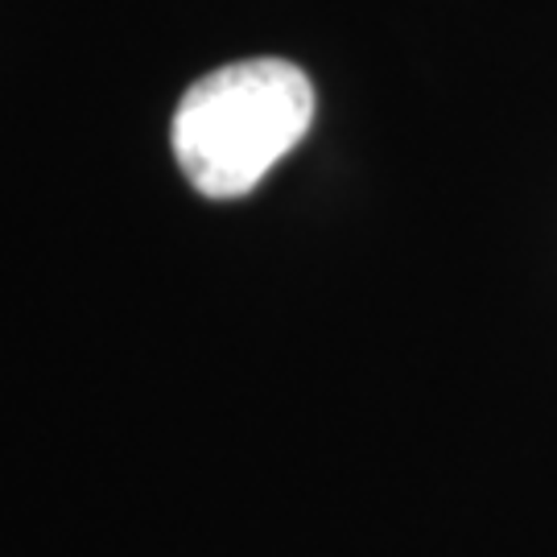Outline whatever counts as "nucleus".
Returning <instances> with one entry per match:
<instances>
[{"label": "nucleus", "mask_w": 557, "mask_h": 557, "mask_svg": "<svg viewBox=\"0 0 557 557\" xmlns=\"http://www.w3.org/2000/svg\"><path fill=\"white\" fill-rule=\"evenodd\" d=\"M314 124V83L285 59H244L186 87L170 145L207 199H239Z\"/></svg>", "instance_id": "f257e3e1"}]
</instances>
